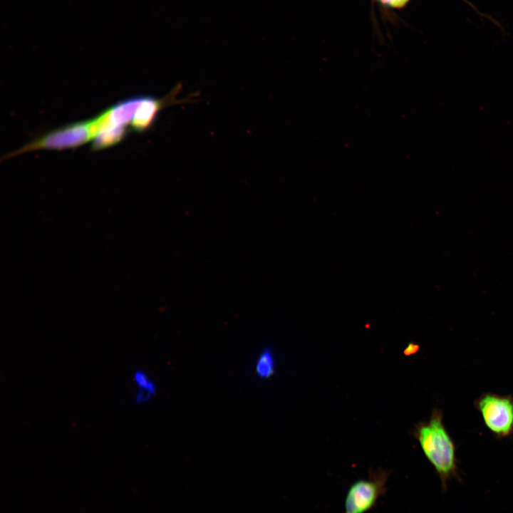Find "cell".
Wrapping results in <instances>:
<instances>
[{"label": "cell", "instance_id": "cell-5", "mask_svg": "<svg viewBox=\"0 0 513 513\" xmlns=\"http://www.w3.org/2000/svg\"><path fill=\"white\" fill-rule=\"evenodd\" d=\"M182 88V85L178 83L168 94L162 98L142 95L130 123L131 130L136 133L147 131L153 127L162 110L173 105L187 102L188 98L185 100L177 98Z\"/></svg>", "mask_w": 513, "mask_h": 513}, {"label": "cell", "instance_id": "cell-7", "mask_svg": "<svg viewBox=\"0 0 513 513\" xmlns=\"http://www.w3.org/2000/svg\"><path fill=\"white\" fill-rule=\"evenodd\" d=\"M133 381L137 388L134 398L135 403H145L155 395V384L143 370H136L134 372Z\"/></svg>", "mask_w": 513, "mask_h": 513}, {"label": "cell", "instance_id": "cell-3", "mask_svg": "<svg viewBox=\"0 0 513 513\" xmlns=\"http://www.w3.org/2000/svg\"><path fill=\"white\" fill-rule=\"evenodd\" d=\"M390 473L378 469L370 472L366 479H359L348 487L344 499L343 513H366L387 491L386 483Z\"/></svg>", "mask_w": 513, "mask_h": 513}, {"label": "cell", "instance_id": "cell-1", "mask_svg": "<svg viewBox=\"0 0 513 513\" xmlns=\"http://www.w3.org/2000/svg\"><path fill=\"white\" fill-rule=\"evenodd\" d=\"M413 435L446 491L449 481L458 478V472L455 445L443 425L440 410L435 409L428 421L416 425Z\"/></svg>", "mask_w": 513, "mask_h": 513}, {"label": "cell", "instance_id": "cell-6", "mask_svg": "<svg viewBox=\"0 0 513 513\" xmlns=\"http://www.w3.org/2000/svg\"><path fill=\"white\" fill-rule=\"evenodd\" d=\"M125 127H114L102 129L93 139L91 149L98 151L119 143L126 135Z\"/></svg>", "mask_w": 513, "mask_h": 513}, {"label": "cell", "instance_id": "cell-9", "mask_svg": "<svg viewBox=\"0 0 513 513\" xmlns=\"http://www.w3.org/2000/svg\"><path fill=\"white\" fill-rule=\"evenodd\" d=\"M383 5L394 8L400 9L405 6L410 0H378Z\"/></svg>", "mask_w": 513, "mask_h": 513}, {"label": "cell", "instance_id": "cell-8", "mask_svg": "<svg viewBox=\"0 0 513 513\" xmlns=\"http://www.w3.org/2000/svg\"><path fill=\"white\" fill-rule=\"evenodd\" d=\"M274 357L272 352L269 349H265L256 361V372L262 378H269L274 372Z\"/></svg>", "mask_w": 513, "mask_h": 513}, {"label": "cell", "instance_id": "cell-4", "mask_svg": "<svg viewBox=\"0 0 513 513\" xmlns=\"http://www.w3.org/2000/svg\"><path fill=\"white\" fill-rule=\"evenodd\" d=\"M476 405L486 427L499 437H507L513 432V398L485 393Z\"/></svg>", "mask_w": 513, "mask_h": 513}, {"label": "cell", "instance_id": "cell-2", "mask_svg": "<svg viewBox=\"0 0 513 513\" xmlns=\"http://www.w3.org/2000/svg\"><path fill=\"white\" fill-rule=\"evenodd\" d=\"M93 137V119L78 121L56 128L35 138L17 150L6 154L2 160L37 150H62L76 148Z\"/></svg>", "mask_w": 513, "mask_h": 513}]
</instances>
